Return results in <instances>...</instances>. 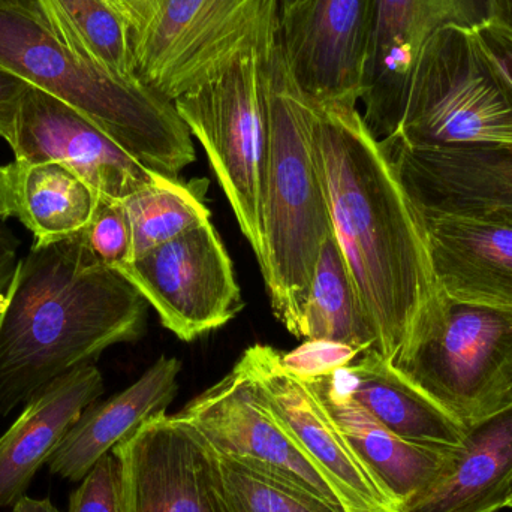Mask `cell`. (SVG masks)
<instances>
[{
    "label": "cell",
    "mask_w": 512,
    "mask_h": 512,
    "mask_svg": "<svg viewBox=\"0 0 512 512\" xmlns=\"http://www.w3.org/2000/svg\"><path fill=\"white\" fill-rule=\"evenodd\" d=\"M313 140L331 230L375 331L376 352L393 363L441 292L423 218L357 105L315 102Z\"/></svg>",
    "instance_id": "cell-1"
},
{
    "label": "cell",
    "mask_w": 512,
    "mask_h": 512,
    "mask_svg": "<svg viewBox=\"0 0 512 512\" xmlns=\"http://www.w3.org/2000/svg\"><path fill=\"white\" fill-rule=\"evenodd\" d=\"M146 300L102 265L83 230L33 243L0 297V418L105 349L143 333Z\"/></svg>",
    "instance_id": "cell-2"
},
{
    "label": "cell",
    "mask_w": 512,
    "mask_h": 512,
    "mask_svg": "<svg viewBox=\"0 0 512 512\" xmlns=\"http://www.w3.org/2000/svg\"><path fill=\"white\" fill-rule=\"evenodd\" d=\"M262 78L264 259L259 268L274 316L300 339L313 271L322 242L331 233L313 140L315 102L295 81L280 41L262 63Z\"/></svg>",
    "instance_id": "cell-3"
},
{
    "label": "cell",
    "mask_w": 512,
    "mask_h": 512,
    "mask_svg": "<svg viewBox=\"0 0 512 512\" xmlns=\"http://www.w3.org/2000/svg\"><path fill=\"white\" fill-rule=\"evenodd\" d=\"M0 66L83 114L153 171L179 177L195 161L174 102L72 50L36 0H0Z\"/></svg>",
    "instance_id": "cell-4"
},
{
    "label": "cell",
    "mask_w": 512,
    "mask_h": 512,
    "mask_svg": "<svg viewBox=\"0 0 512 512\" xmlns=\"http://www.w3.org/2000/svg\"><path fill=\"white\" fill-rule=\"evenodd\" d=\"M131 33L135 74L168 101L279 42L280 0H111Z\"/></svg>",
    "instance_id": "cell-5"
},
{
    "label": "cell",
    "mask_w": 512,
    "mask_h": 512,
    "mask_svg": "<svg viewBox=\"0 0 512 512\" xmlns=\"http://www.w3.org/2000/svg\"><path fill=\"white\" fill-rule=\"evenodd\" d=\"M391 364L469 429L512 406V312L441 291Z\"/></svg>",
    "instance_id": "cell-6"
},
{
    "label": "cell",
    "mask_w": 512,
    "mask_h": 512,
    "mask_svg": "<svg viewBox=\"0 0 512 512\" xmlns=\"http://www.w3.org/2000/svg\"><path fill=\"white\" fill-rule=\"evenodd\" d=\"M388 140L414 149L512 146V96L469 29L442 27L427 42L399 131Z\"/></svg>",
    "instance_id": "cell-7"
},
{
    "label": "cell",
    "mask_w": 512,
    "mask_h": 512,
    "mask_svg": "<svg viewBox=\"0 0 512 512\" xmlns=\"http://www.w3.org/2000/svg\"><path fill=\"white\" fill-rule=\"evenodd\" d=\"M265 57L240 60L174 101L189 132L203 146L258 264L264 259Z\"/></svg>",
    "instance_id": "cell-8"
},
{
    "label": "cell",
    "mask_w": 512,
    "mask_h": 512,
    "mask_svg": "<svg viewBox=\"0 0 512 512\" xmlns=\"http://www.w3.org/2000/svg\"><path fill=\"white\" fill-rule=\"evenodd\" d=\"M183 342L224 327L243 309L233 261L212 221L119 271Z\"/></svg>",
    "instance_id": "cell-9"
},
{
    "label": "cell",
    "mask_w": 512,
    "mask_h": 512,
    "mask_svg": "<svg viewBox=\"0 0 512 512\" xmlns=\"http://www.w3.org/2000/svg\"><path fill=\"white\" fill-rule=\"evenodd\" d=\"M236 366L251 379L262 405L336 490L345 512H399L352 453L309 382L283 366L282 352L254 345Z\"/></svg>",
    "instance_id": "cell-10"
},
{
    "label": "cell",
    "mask_w": 512,
    "mask_h": 512,
    "mask_svg": "<svg viewBox=\"0 0 512 512\" xmlns=\"http://www.w3.org/2000/svg\"><path fill=\"white\" fill-rule=\"evenodd\" d=\"M489 17L487 0H375L360 101L364 122L379 141L399 131L412 77L432 36L447 26L474 29Z\"/></svg>",
    "instance_id": "cell-11"
},
{
    "label": "cell",
    "mask_w": 512,
    "mask_h": 512,
    "mask_svg": "<svg viewBox=\"0 0 512 512\" xmlns=\"http://www.w3.org/2000/svg\"><path fill=\"white\" fill-rule=\"evenodd\" d=\"M373 18L375 0H295L280 9V45L310 99L358 105Z\"/></svg>",
    "instance_id": "cell-12"
},
{
    "label": "cell",
    "mask_w": 512,
    "mask_h": 512,
    "mask_svg": "<svg viewBox=\"0 0 512 512\" xmlns=\"http://www.w3.org/2000/svg\"><path fill=\"white\" fill-rule=\"evenodd\" d=\"M176 415L194 427L215 453L291 481L342 507L336 490L262 405L251 379L239 367Z\"/></svg>",
    "instance_id": "cell-13"
},
{
    "label": "cell",
    "mask_w": 512,
    "mask_h": 512,
    "mask_svg": "<svg viewBox=\"0 0 512 512\" xmlns=\"http://www.w3.org/2000/svg\"><path fill=\"white\" fill-rule=\"evenodd\" d=\"M111 453L125 512H221L215 451L177 415L153 417Z\"/></svg>",
    "instance_id": "cell-14"
},
{
    "label": "cell",
    "mask_w": 512,
    "mask_h": 512,
    "mask_svg": "<svg viewBox=\"0 0 512 512\" xmlns=\"http://www.w3.org/2000/svg\"><path fill=\"white\" fill-rule=\"evenodd\" d=\"M15 159L59 162L98 197L123 201L158 176L110 135L56 96L27 87L18 113Z\"/></svg>",
    "instance_id": "cell-15"
},
{
    "label": "cell",
    "mask_w": 512,
    "mask_h": 512,
    "mask_svg": "<svg viewBox=\"0 0 512 512\" xmlns=\"http://www.w3.org/2000/svg\"><path fill=\"white\" fill-rule=\"evenodd\" d=\"M420 212L512 225V146L414 149L382 141Z\"/></svg>",
    "instance_id": "cell-16"
},
{
    "label": "cell",
    "mask_w": 512,
    "mask_h": 512,
    "mask_svg": "<svg viewBox=\"0 0 512 512\" xmlns=\"http://www.w3.org/2000/svg\"><path fill=\"white\" fill-rule=\"evenodd\" d=\"M420 213L438 288L460 303L512 312V225Z\"/></svg>",
    "instance_id": "cell-17"
},
{
    "label": "cell",
    "mask_w": 512,
    "mask_h": 512,
    "mask_svg": "<svg viewBox=\"0 0 512 512\" xmlns=\"http://www.w3.org/2000/svg\"><path fill=\"white\" fill-rule=\"evenodd\" d=\"M104 394L95 364L78 367L39 391L0 438V508L23 498L87 406Z\"/></svg>",
    "instance_id": "cell-18"
},
{
    "label": "cell",
    "mask_w": 512,
    "mask_h": 512,
    "mask_svg": "<svg viewBox=\"0 0 512 512\" xmlns=\"http://www.w3.org/2000/svg\"><path fill=\"white\" fill-rule=\"evenodd\" d=\"M180 372L182 363L177 358L161 357L131 387L105 402L87 406L48 460L51 474L83 481L114 447L153 417L167 414L179 393Z\"/></svg>",
    "instance_id": "cell-19"
},
{
    "label": "cell",
    "mask_w": 512,
    "mask_h": 512,
    "mask_svg": "<svg viewBox=\"0 0 512 512\" xmlns=\"http://www.w3.org/2000/svg\"><path fill=\"white\" fill-rule=\"evenodd\" d=\"M306 382L321 400L352 453L399 510L426 489L450 460L454 450L420 447L382 426L340 387L334 373Z\"/></svg>",
    "instance_id": "cell-20"
},
{
    "label": "cell",
    "mask_w": 512,
    "mask_h": 512,
    "mask_svg": "<svg viewBox=\"0 0 512 512\" xmlns=\"http://www.w3.org/2000/svg\"><path fill=\"white\" fill-rule=\"evenodd\" d=\"M512 495V406L465 432L438 477L399 512H499Z\"/></svg>",
    "instance_id": "cell-21"
},
{
    "label": "cell",
    "mask_w": 512,
    "mask_h": 512,
    "mask_svg": "<svg viewBox=\"0 0 512 512\" xmlns=\"http://www.w3.org/2000/svg\"><path fill=\"white\" fill-rule=\"evenodd\" d=\"M334 376L358 405L399 438L432 450L462 447L466 430L375 349L358 355Z\"/></svg>",
    "instance_id": "cell-22"
},
{
    "label": "cell",
    "mask_w": 512,
    "mask_h": 512,
    "mask_svg": "<svg viewBox=\"0 0 512 512\" xmlns=\"http://www.w3.org/2000/svg\"><path fill=\"white\" fill-rule=\"evenodd\" d=\"M98 195L59 162L14 159L0 167V221L17 219L35 240L47 243L84 230Z\"/></svg>",
    "instance_id": "cell-23"
},
{
    "label": "cell",
    "mask_w": 512,
    "mask_h": 512,
    "mask_svg": "<svg viewBox=\"0 0 512 512\" xmlns=\"http://www.w3.org/2000/svg\"><path fill=\"white\" fill-rule=\"evenodd\" d=\"M300 339L340 343L360 352L376 351L375 331L333 230L319 251Z\"/></svg>",
    "instance_id": "cell-24"
},
{
    "label": "cell",
    "mask_w": 512,
    "mask_h": 512,
    "mask_svg": "<svg viewBox=\"0 0 512 512\" xmlns=\"http://www.w3.org/2000/svg\"><path fill=\"white\" fill-rule=\"evenodd\" d=\"M36 2L72 50L119 80L140 83L135 74L128 23L111 0Z\"/></svg>",
    "instance_id": "cell-25"
},
{
    "label": "cell",
    "mask_w": 512,
    "mask_h": 512,
    "mask_svg": "<svg viewBox=\"0 0 512 512\" xmlns=\"http://www.w3.org/2000/svg\"><path fill=\"white\" fill-rule=\"evenodd\" d=\"M204 188L200 182L159 173L123 200L134 236V259L210 221Z\"/></svg>",
    "instance_id": "cell-26"
},
{
    "label": "cell",
    "mask_w": 512,
    "mask_h": 512,
    "mask_svg": "<svg viewBox=\"0 0 512 512\" xmlns=\"http://www.w3.org/2000/svg\"><path fill=\"white\" fill-rule=\"evenodd\" d=\"M215 457L221 512H345L291 481L218 453Z\"/></svg>",
    "instance_id": "cell-27"
},
{
    "label": "cell",
    "mask_w": 512,
    "mask_h": 512,
    "mask_svg": "<svg viewBox=\"0 0 512 512\" xmlns=\"http://www.w3.org/2000/svg\"><path fill=\"white\" fill-rule=\"evenodd\" d=\"M83 234L87 248L105 267L119 273L134 261V236L123 201L98 197Z\"/></svg>",
    "instance_id": "cell-28"
},
{
    "label": "cell",
    "mask_w": 512,
    "mask_h": 512,
    "mask_svg": "<svg viewBox=\"0 0 512 512\" xmlns=\"http://www.w3.org/2000/svg\"><path fill=\"white\" fill-rule=\"evenodd\" d=\"M68 512H125L122 468L113 453L102 457L69 498Z\"/></svg>",
    "instance_id": "cell-29"
},
{
    "label": "cell",
    "mask_w": 512,
    "mask_h": 512,
    "mask_svg": "<svg viewBox=\"0 0 512 512\" xmlns=\"http://www.w3.org/2000/svg\"><path fill=\"white\" fill-rule=\"evenodd\" d=\"M363 352L340 343L306 340L295 351L282 354V363L289 372L303 381L331 375L345 369Z\"/></svg>",
    "instance_id": "cell-30"
},
{
    "label": "cell",
    "mask_w": 512,
    "mask_h": 512,
    "mask_svg": "<svg viewBox=\"0 0 512 512\" xmlns=\"http://www.w3.org/2000/svg\"><path fill=\"white\" fill-rule=\"evenodd\" d=\"M469 33L490 71L512 96V23L489 17Z\"/></svg>",
    "instance_id": "cell-31"
},
{
    "label": "cell",
    "mask_w": 512,
    "mask_h": 512,
    "mask_svg": "<svg viewBox=\"0 0 512 512\" xmlns=\"http://www.w3.org/2000/svg\"><path fill=\"white\" fill-rule=\"evenodd\" d=\"M29 86L26 81L0 66V138L9 146L14 143L18 113Z\"/></svg>",
    "instance_id": "cell-32"
},
{
    "label": "cell",
    "mask_w": 512,
    "mask_h": 512,
    "mask_svg": "<svg viewBox=\"0 0 512 512\" xmlns=\"http://www.w3.org/2000/svg\"><path fill=\"white\" fill-rule=\"evenodd\" d=\"M20 245V240L6 227L5 222L0 221V297L5 294L17 271Z\"/></svg>",
    "instance_id": "cell-33"
},
{
    "label": "cell",
    "mask_w": 512,
    "mask_h": 512,
    "mask_svg": "<svg viewBox=\"0 0 512 512\" xmlns=\"http://www.w3.org/2000/svg\"><path fill=\"white\" fill-rule=\"evenodd\" d=\"M12 512H62L57 510L50 501L47 499H32L27 498V496H23V498L18 499L15 502V505H12Z\"/></svg>",
    "instance_id": "cell-34"
},
{
    "label": "cell",
    "mask_w": 512,
    "mask_h": 512,
    "mask_svg": "<svg viewBox=\"0 0 512 512\" xmlns=\"http://www.w3.org/2000/svg\"><path fill=\"white\" fill-rule=\"evenodd\" d=\"M489 2L490 17L512 23V0H487Z\"/></svg>",
    "instance_id": "cell-35"
},
{
    "label": "cell",
    "mask_w": 512,
    "mask_h": 512,
    "mask_svg": "<svg viewBox=\"0 0 512 512\" xmlns=\"http://www.w3.org/2000/svg\"><path fill=\"white\" fill-rule=\"evenodd\" d=\"M295 0H280V9L285 8V6L291 5Z\"/></svg>",
    "instance_id": "cell-36"
},
{
    "label": "cell",
    "mask_w": 512,
    "mask_h": 512,
    "mask_svg": "<svg viewBox=\"0 0 512 512\" xmlns=\"http://www.w3.org/2000/svg\"><path fill=\"white\" fill-rule=\"evenodd\" d=\"M507 508H512V495H511V498H510V502H508Z\"/></svg>",
    "instance_id": "cell-37"
}]
</instances>
